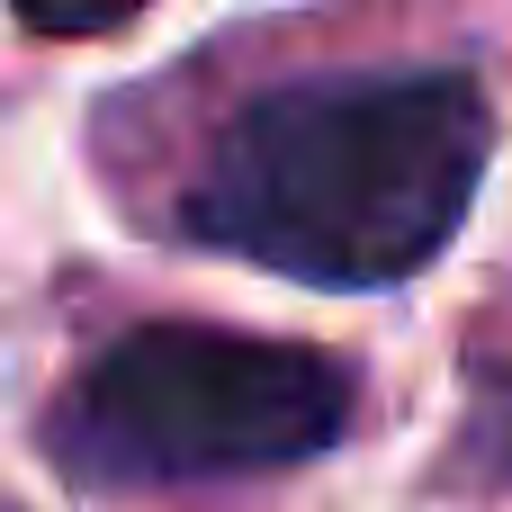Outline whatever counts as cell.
<instances>
[{
    "mask_svg": "<svg viewBox=\"0 0 512 512\" xmlns=\"http://www.w3.org/2000/svg\"><path fill=\"white\" fill-rule=\"evenodd\" d=\"M486 144L495 108L468 72L288 81L216 135L189 234L315 288H396L459 234Z\"/></svg>",
    "mask_w": 512,
    "mask_h": 512,
    "instance_id": "6da1fadb",
    "label": "cell"
},
{
    "mask_svg": "<svg viewBox=\"0 0 512 512\" xmlns=\"http://www.w3.org/2000/svg\"><path fill=\"white\" fill-rule=\"evenodd\" d=\"M351 378L306 342L144 324L54 405V459L90 486H198L333 450Z\"/></svg>",
    "mask_w": 512,
    "mask_h": 512,
    "instance_id": "7a4b0ae2",
    "label": "cell"
},
{
    "mask_svg": "<svg viewBox=\"0 0 512 512\" xmlns=\"http://www.w3.org/2000/svg\"><path fill=\"white\" fill-rule=\"evenodd\" d=\"M468 441H477V459L512 486V360H486V369H477V414H468Z\"/></svg>",
    "mask_w": 512,
    "mask_h": 512,
    "instance_id": "3957f363",
    "label": "cell"
}]
</instances>
